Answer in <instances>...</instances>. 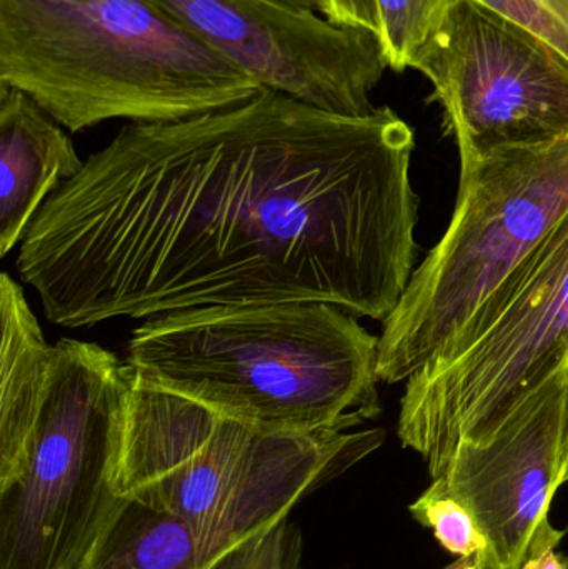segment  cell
I'll use <instances>...</instances> for the list:
<instances>
[{
  "label": "cell",
  "mask_w": 568,
  "mask_h": 569,
  "mask_svg": "<svg viewBox=\"0 0 568 569\" xmlns=\"http://www.w3.org/2000/svg\"><path fill=\"white\" fill-rule=\"evenodd\" d=\"M413 150L390 107L340 116L270 89L129 123L43 203L16 269L70 330L283 301L383 321L419 253Z\"/></svg>",
  "instance_id": "obj_1"
},
{
  "label": "cell",
  "mask_w": 568,
  "mask_h": 569,
  "mask_svg": "<svg viewBox=\"0 0 568 569\" xmlns=\"http://www.w3.org/2000/svg\"><path fill=\"white\" fill-rule=\"evenodd\" d=\"M379 337L326 301L223 305L147 318L126 363L256 427L352 431L379 417Z\"/></svg>",
  "instance_id": "obj_2"
},
{
  "label": "cell",
  "mask_w": 568,
  "mask_h": 569,
  "mask_svg": "<svg viewBox=\"0 0 568 569\" xmlns=\"http://www.w3.org/2000/svg\"><path fill=\"white\" fill-rule=\"evenodd\" d=\"M383 440L380 428L267 430L157 387L129 367L113 487L123 500L189 525L203 569H229L289 520L300 500Z\"/></svg>",
  "instance_id": "obj_3"
},
{
  "label": "cell",
  "mask_w": 568,
  "mask_h": 569,
  "mask_svg": "<svg viewBox=\"0 0 568 569\" xmlns=\"http://www.w3.org/2000/svg\"><path fill=\"white\" fill-rule=\"evenodd\" d=\"M0 86L70 133L180 122L263 90L149 0H0Z\"/></svg>",
  "instance_id": "obj_4"
},
{
  "label": "cell",
  "mask_w": 568,
  "mask_h": 569,
  "mask_svg": "<svg viewBox=\"0 0 568 569\" xmlns=\"http://www.w3.org/2000/svg\"><path fill=\"white\" fill-rule=\"evenodd\" d=\"M568 212V139L460 159L449 229L383 320L377 377L409 380L536 252Z\"/></svg>",
  "instance_id": "obj_5"
},
{
  "label": "cell",
  "mask_w": 568,
  "mask_h": 569,
  "mask_svg": "<svg viewBox=\"0 0 568 569\" xmlns=\"http://www.w3.org/2000/svg\"><path fill=\"white\" fill-rule=\"evenodd\" d=\"M568 367V212L456 338L406 381L397 435L432 480L459 443H490Z\"/></svg>",
  "instance_id": "obj_6"
},
{
  "label": "cell",
  "mask_w": 568,
  "mask_h": 569,
  "mask_svg": "<svg viewBox=\"0 0 568 569\" xmlns=\"http://www.w3.org/2000/svg\"><path fill=\"white\" fill-rule=\"evenodd\" d=\"M129 367L92 341L53 345L20 477L0 490V569H77L126 500L116 493Z\"/></svg>",
  "instance_id": "obj_7"
},
{
  "label": "cell",
  "mask_w": 568,
  "mask_h": 569,
  "mask_svg": "<svg viewBox=\"0 0 568 569\" xmlns=\"http://www.w3.org/2000/svg\"><path fill=\"white\" fill-rule=\"evenodd\" d=\"M460 159L568 139V62L477 0H456L413 60Z\"/></svg>",
  "instance_id": "obj_8"
},
{
  "label": "cell",
  "mask_w": 568,
  "mask_h": 569,
  "mask_svg": "<svg viewBox=\"0 0 568 569\" xmlns=\"http://www.w3.org/2000/svg\"><path fill=\"white\" fill-rule=\"evenodd\" d=\"M263 89L340 116L372 113L387 67L379 37L269 0H149Z\"/></svg>",
  "instance_id": "obj_9"
},
{
  "label": "cell",
  "mask_w": 568,
  "mask_h": 569,
  "mask_svg": "<svg viewBox=\"0 0 568 569\" xmlns=\"http://www.w3.org/2000/svg\"><path fill=\"white\" fill-rule=\"evenodd\" d=\"M568 453V367L524 401L490 443L462 441L432 480L466 505L482 530L486 569H520L556 550L564 531L549 520Z\"/></svg>",
  "instance_id": "obj_10"
},
{
  "label": "cell",
  "mask_w": 568,
  "mask_h": 569,
  "mask_svg": "<svg viewBox=\"0 0 568 569\" xmlns=\"http://www.w3.org/2000/svg\"><path fill=\"white\" fill-rule=\"evenodd\" d=\"M82 167L59 122L26 93L0 86V257L22 243L43 203Z\"/></svg>",
  "instance_id": "obj_11"
},
{
  "label": "cell",
  "mask_w": 568,
  "mask_h": 569,
  "mask_svg": "<svg viewBox=\"0 0 568 569\" xmlns=\"http://www.w3.org/2000/svg\"><path fill=\"white\" fill-rule=\"evenodd\" d=\"M0 490L22 473L46 400L53 345L43 337L23 288L0 277Z\"/></svg>",
  "instance_id": "obj_12"
},
{
  "label": "cell",
  "mask_w": 568,
  "mask_h": 569,
  "mask_svg": "<svg viewBox=\"0 0 568 569\" xmlns=\"http://www.w3.org/2000/svg\"><path fill=\"white\" fill-rule=\"evenodd\" d=\"M77 569H203L189 525L126 500Z\"/></svg>",
  "instance_id": "obj_13"
},
{
  "label": "cell",
  "mask_w": 568,
  "mask_h": 569,
  "mask_svg": "<svg viewBox=\"0 0 568 569\" xmlns=\"http://www.w3.org/2000/svg\"><path fill=\"white\" fill-rule=\"evenodd\" d=\"M456 0H373L383 60L396 72L412 69Z\"/></svg>",
  "instance_id": "obj_14"
},
{
  "label": "cell",
  "mask_w": 568,
  "mask_h": 569,
  "mask_svg": "<svg viewBox=\"0 0 568 569\" xmlns=\"http://www.w3.org/2000/svg\"><path fill=\"white\" fill-rule=\"evenodd\" d=\"M413 520L429 528L449 553L486 563L489 543L466 505L452 495L430 487L409 507Z\"/></svg>",
  "instance_id": "obj_15"
},
{
  "label": "cell",
  "mask_w": 568,
  "mask_h": 569,
  "mask_svg": "<svg viewBox=\"0 0 568 569\" xmlns=\"http://www.w3.org/2000/svg\"><path fill=\"white\" fill-rule=\"evenodd\" d=\"M522 27L568 62V0H477Z\"/></svg>",
  "instance_id": "obj_16"
},
{
  "label": "cell",
  "mask_w": 568,
  "mask_h": 569,
  "mask_svg": "<svg viewBox=\"0 0 568 569\" xmlns=\"http://www.w3.org/2000/svg\"><path fill=\"white\" fill-rule=\"evenodd\" d=\"M302 533L289 520L273 527L229 569H299Z\"/></svg>",
  "instance_id": "obj_17"
},
{
  "label": "cell",
  "mask_w": 568,
  "mask_h": 569,
  "mask_svg": "<svg viewBox=\"0 0 568 569\" xmlns=\"http://www.w3.org/2000/svg\"><path fill=\"white\" fill-rule=\"evenodd\" d=\"M319 13L336 26L366 29L376 36L379 30L373 0H320Z\"/></svg>",
  "instance_id": "obj_18"
},
{
  "label": "cell",
  "mask_w": 568,
  "mask_h": 569,
  "mask_svg": "<svg viewBox=\"0 0 568 569\" xmlns=\"http://www.w3.org/2000/svg\"><path fill=\"white\" fill-rule=\"evenodd\" d=\"M520 569H568V560L559 557L556 550H552L532 558Z\"/></svg>",
  "instance_id": "obj_19"
},
{
  "label": "cell",
  "mask_w": 568,
  "mask_h": 569,
  "mask_svg": "<svg viewBox=\"0 0 568 569\" xmlns=\"http://www.w3.org/2000/svg\"><path fill=\"white\" fill-rule=\"evenodd\" d=\"M269 2L290 10H312V12L320 10V0H269Z\"/></svg>",
  "instance_id": "obj_20"
},
{
  "label": "cell",
  "mask_w": 568,
  "mask_h": 569,
  "mask_svg": "<svg viewBox=\"0 0 568 569\" xmlns=\"http://www.w3.org/2000/svg\"><path fill=\"white\" fill-rule=\"evenodd\" d=\"M477 560H472V558H457L454 563H450L449 567L442 569H474L476 568Z\"/></svg>",
  "instance_id": "obj_21"
},
{
  "label": "cell",
  "mask_w": 568,
  "mask_h": 569,
  "mask_svg": "<svg viewBox=\"0 0 568 569\" xmlns=\"http://www.w3.org/2000/svg\"><path fill=\"white\" fill-rule=\"evenodd\" d=\"M568 483V453H567V461L566 467H564V473H562V485Z\"/></svg>",
  "instance_id": "obj_22"
},
{
  "label": "cell",
  "mask_w": 568,
  "mask_h": 569,
  "mask_svg": "<svg viewBox=\"0 0 568 569\" xmlns=\"http://www.w3.org/2000/svg\"><path fill=\"white\" fill-rule=\"evenodd\" d=\"M474 569H486V568H484L482 561L477 560L476 568H474Z\"/></svg>",
  "instance_id": "obj_23"
}]
</instances>
